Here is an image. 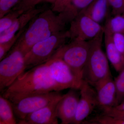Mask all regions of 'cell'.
I'll return each mask as SVG.
<instances>
[{
	"instance_id": "1",
	"label": "cell",
	"mask_w": 124,
	"mask_h": 124,
	"mask_svg": "<svg viewBox=\"0 0 124 124\" xmlns=\"http://www.w3.org/2000/svg\"><path fill=\"white\" fill-rule=\"evenodd\" d=\"M14 46L26 54L38 42L66 30L69 23L62 12L56 15L52 9H46L33 18Z\"/></svg>"
},
{
	"instance_id": "2",
	"label": "cell",
	"mask_w": 124,
	"mask_h": 124,
	"mask_svg": "<svg viewBox=\"0 0 124 124\" xmlns=\"http://www.w3.org/2000/svg\"><path fill=\"white\" fill-rule=\"evenodd\" d=\"M52 91H59L46 62L24 71L1 95L11 102L27 95Z\"/></svg>"
},
{
	"instance_id": "3",
	"label": "cell",
	"mask_w": 124,
	"mask_h": 124,
	"mask_svg": "<svg viewBox=\"0 0 124 124\" xmlns=\"http://www.w3.org/2000/svg\"><path fill=\"white\" fill-rule=\"evenodd\" d=\"M104 32L89 41L88 56L83 73V79L94 87L111 75L108 60L102 49Z\"/></svg>"
},
{
	"instance_id": "4",
	"label": "cell",
	"mask_w": 124,
	"mask_h": 124,
	"mask_svg": "<svg viewBox=\"0 0 124 124\" xmlns=\"http://www.w3.org/2000/svg\"><path fill=\"white\" fill-rule=\"evenodd\" d=\"M69 39V31L65 30L34 45L24 56L26 69L48 62Z\"/></svg>"
},
{
	"instance_id": "5",
	"label": "cell",
	"mask_w": 124,
	"mask_h": 124,
	"mask_svg": "<svg viewBox=\"0 0 124 124\" xmlns=\"http://www.w3.org/2000/svg\"><path fill=\"white\" fill-rule=\"evenodd\" d=\"M89 49V41L71 40L70 42L66 43L60 47L51 58L58 59L63 61L77 76L83 80V70Z\"/></svg>"
},
{
	"instance_id": "6",
	"label": "cell",
	"mask_w": 124,
	"mask_h": 124,
	"mask_svg": "<svg viewBox=\"0 0 124 124\" xmlns=\"http://www.w3.org/2000/svg\"><path fill=\"white\" fill-rule=\"evenodd\" d=\"M25 54L14 46L0 62V91L3 93L26 70Z\"/></svg>"
},
{
	"instance_id": "7",
	"label": "cell",
	"mask_w": 124,
	"mask_h": 124,
	"mask_svg": "<svg viewBox=\"0 0 124 124\" xmlns=\"http://www.w3.org/2000/svg\"><path fill=\"white\" fill-rule=\"evenodd\" d=\"M60 91L32 94L19 98L11 102L16 117L18 120L44 107L62 95Z\"/></svg>"
},
{
	"instance_id": "8",
	"label": "cell",
	"mask_w": 124,
	"mask_h": 124,
	"mask_svg": "<svg viewBox=\"0 0 124 124\" xmlns=\"http://www.w3.org/2000/svg\"><path fill=\"white\" fill-rule=\"evenodd\" d=\"M46 63L51 79L59 91L67 89L79 90L84 80L77 76L63 61L58 59L51 58Z\"/></svg>"
},
{
	"instance_id": "9",
	"label": "cell",
	"mask_w": 124,
	"mask_h": 124,
	"mask_svg": "<svg viewBox=\"0 0 124 124\" xmlns=\"http://www.w3.org/2000/svg\"><path fill=\"white\" fill-rule=\"evenodd\" d=\"M68 31L71 40L89 41L103 32L104 27L82 11L70 23Z\"/></svg>"
},
{
	"instance_id": "10",
	"label": "cell",
	"mask_w": 124,
	"mask_h": 124,
	"mask_svg": "<svg viewBox=\"0 0 124 124\" xmlns=\"http://www.w3.org/2000/svg\"><path fill=\"white\" fill-rule=\"evenodd\" d=\"M79 91V100L72 124L83 123L98 106L97 93L93 86L84 80Z\"/></svg>"
},
{
	"instance_id": "11",
	"label": "cell",
	"mask_w": 124,
	"mask_h": 124,
	"mask_svg": "<svg viewBox=\"0 0 124 124\" xmlns=\"http://www.w3.org/2000/svg\"><path fill=\"white\" fill-rule=\"evenodd\" d=\"M78 90L70 89L63 95L58 103L57 115L61 124H72L80 99V91Z\"/></svg>"
},
{
	"instance_id": "12",
	"label": "cell",
	"mask_w": 124,
	"mask_h": 124,
	"mask_svg": "<svg viewBox=\"0 0 124 124\" xmlns=\"http://www.w3.org/2000/svg\"><path fill=\"white\" fill-rule=\"evenodd\" d=\"M93 87L97 93L98 106L103 111L116 106V88L111 75L99 82Z\"/></svg>"
},
{
	"instance_id": "13",
	"label": "cell",
	"mask_w": 124,
	"mask_h": 124,
	"mask_svg": "<svg viewBox=\"0 0 124 124\" xmlns=\"http://www.w3.org/2000/svg\"><path fill=\"white\" fill-rule=\"evenodd\" d=\"M56 99L46 106L29 114L23 119L19 121L20 124H57L58 103L62 96Z\"/></svg>"
},
{
	"instance_id": "14",
	"label": "cell",
	"mask_w": 124,
	"mask_h": 124,
	"mask_svg": "<svg viewBox=\"0 0 124 124\" xmlns=\"http://www.w3.org/2000/svg\"><path fill=\"white\" fill-rule=\"evenodd\" d=\"M45 9L44 8H35L21 15L8 29L0 33V44L11 39L18 31L26 27L27 24L33 18Z\"/></svg>"
},
{
	"instance_id": "15",
	"label": "cell",
	"mask_w": 124,
	"mask_h": 124,
	"mask_svg": "<svg viewBox=\"0 0 124 124\" xmlns=\"http://www.w3.org/2000/svg\"><path fill=\"white\" fill-rule=\"evenodd\" d=\"M112 35L104 30L103 38L107 57L116 71L119 72L124 68V57L116 47Z\"/></svg>"
},
{
	"instance_id": "16",
	"label": "cell",
	"mask_w": 124,
	"mask_h": 124,
	"mask_svg": "<svg viewBox=\"0 0 124 124\" xmlns=\"http://www.w3.org/2000/svg\"><path fill=\"white\" fill-rule=\"evenodd\" d=\"M110 7H111L108 0H94L82 11L94 21L100 24L109 17Z\"/></svg>"
},
{
	"instance_id": "17",
	"label": "cell",
	"mask_w": 124,
	"mask_h": 124,
	"mask_svg": "<svg viewBox=\"0 0 124 124\" xmlns=\"http://www.w3.org/2000/svg\"><path fill=\"white\" fill-rule=\"evenodd\" d=\"M11 102L0 96V124H18Z\"/></svg>"
},
{
	"instance_id": "18",
	"label": "cell",
	"mask_w": 124,
	"mask_h": 124,
	"mask_svg": "<svg viewBox=\"0 0 124 124\" xmlns=\"http://www.w3.org/2000/svg\"><path fill=\"white\" fill-rule=\"evenodd\" d=\"M94 0H70L64 11L70 22L80 13L85 10Z\"/></svg>"
},
{
	"instance_id": "19",
	"label": "cell",
	"mask_w": 124,
	"mask_h": 124,
	"mask_svg": "<svg viewBox=\"0 0 124 124\" xmlns=\"http://www.w3.org/2000/svg\"><path fill=\"white\" fill-rule=\"evenodd\" d=\"M103 27L104 31L112 35L115 33L124 35V16L118 15L108 17Z\"/></svg>"
},
{
	"instance_id": "20",
	"label": "cell",
	"mask_w": 124,
	"mask_h": 124,
	"mask_svg": "<svg viewBox=\"0 0 124 124\" xmlns=\"http://www.w3.org/2000/svg\"><path fill=\"white\" fill-rule=\"evenodd\" d=\"M22 11L11 10L9 13L0 18V33L8 29L15 21L21 15Z\"/></svg>"
},
{
	"instance_id": "21",
	"label": "cell",
	"mask_w": 124,
	"mask_h": 124,
	"mask_svg": "<svg viewBox=\"0 0 124 124\" xmlns=\"http://www.w3.org/2000/svg\"><path fill=\"white\" fill-rule=\"evenodd\" d=\"M114 81L116 91V106L124 102V68L120 72Z\"/></svg>"
},
{
	"instance_id": "22",
	"label": "cell",
	"mask_w": 124,
	"mask_h": 124,
	"mask_svg": "<svg viewBox=\"0 0 124 124\" xmlns=\"http://www.w3.org/2000/svg\"><path fill=\"white\" fill-rule=\"evenodd\" d=\"M26 27L18 31L13 37L6 42L0 44V61L5 57L8 52L12 48L16 42L26 29Z\"/></svg>"
},
{
	"instance_id": "23",
	"label": "cell",
	"mask_w": 124,
	"mask_h": 124,
	"mask_svg": "<svg viewBox=\"0 0 124 124\" xmlns=\"http://www.w3.org/2000/svg\"><path fill=\"white\" fill-rule=\"evenodd\" d=\"M20 0H0V18L11 11Z\"/></svg>"
},
{
	"instance_id": "24",
	"label": "cell",
	"mask_w": 124,
	"mask_h": 124,
	"mask_svg": "<svg viewBox=\"0 0 124 124\" xmlns=\"http://www.w3.org/2000/svg\"><path fill=\"white\" fill-rule=\"evenodd\" d=\"M39 0H20L12 10H20L23 13L35 8Z\"/></svg>"
},
{
	"instance_id": "25",
	"label": "cell",
	"mask_w": 124,
	"mask_h": 124,
	"mask_svg": "<svg viewBox=\"0 0 124 124\" xmlns=\"http://www.w3.org/2000/svg\"><path fill=\"white\" fill-rule=\"evenodd\" d=\"M112 9V16L124 13V0H108Z\"/></svg>"
},
{
	"instance_id": "26",
	"label": "cell",
	"mask_w": 124,
	"mask_h": 124,
	"mask_svg": "<svg viewBox=\"0 0 124 124\" xmlns=\"http://www.w3.org/2000/svg\"><path fill=\"white\" fill-rule=\"evenodd\" d=\"M112 38L116 48L124 57V35L115 33L112 35Z\"/></svg>"
},
{
	"instance_id": "27",
	"label": "cell",
	"mask_w": 124,
	"mask_h": 124,
	"mask_svg": "<svg viewBox=\"0 0 124 124\" xmlns=\"http://www.w3.org/2000/svg\"><path fill=\"white\" fill-rule=\"evenodd\" d=\"M70 1V0H55L51 9L54 12L61 13L66 8Z\"/></svg>"
},
{
	"instance_id": "28",
	"label": "cell",
	"mask_w": 124,
	"mask_h": 124,
	"mask_svg": "<svg viewBox=\"0 0 124 124\" xmlns=\"http://www.w3.org/2000/svg\"><path fill=\"white\" fill-rule=\"evenodd\" d=\"M103 114L110 116L117 119L124 121V112L110 109L103 111Z\"/></svg>"
},
{
	"instance_id": "29",
	"label": "cell",
	"mask_w": 124,
	"mask_h": 124,
	"mask_svg": "<svg viewBox=\"0 0 124 124\" xmlns=\"http://www.w3.org/2000/svg\"><path fill=\"white\" fill-rule=\"evenodd\" d=\"M110 109L116 111L124 112V102H123L121 104L117 105L116 106L114 107L110 108Z\"/></svg>"
},
{
	"instance_id": "30",
	"label": "cell",
	"mask_w": 124,
	"mask_h": 124,
	"mask_svg": "<svg viewBox=\"0 0 124 124\" xmlns=\"http://www.w3.org/2000/svg\"><path fill=\"white\" fill-rule=\"evenodd\" d=\"M54 1H55V0H39L38 4L42 2H46L51 3L53 4Z\"/></svg>"
},
{
	"instance_id": "31",
	"label": "cell",
	"mask_w": 124,
	"mask_h": 124,
	"mask_svg": "<svg viewBox=\"0 0 124 124\" xmlns=\"http://www.w3.org/2000/svg\"><path fill=\"white\" fill-rule=\"evenodd\" d=\"M123 15H124V14H123Z\"/></svg>"
}]
</instances>
